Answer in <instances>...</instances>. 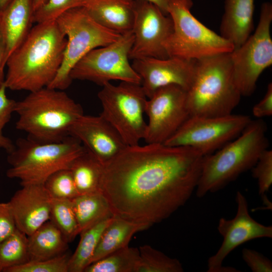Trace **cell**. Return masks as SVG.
<instances>
[{
	"instance_id": "4",
	"label": "cell",
	"mask_w": 272,
	"mask_h": 272,
	"mask_svg": "<svg viewBox=\"0 0 272 272\" xmlns=\"http://www.w3.org/2000/svg\"><path fill=\"white\" fill-rule=\"evenodd\" d=\"M266 130L262 120H251L237 138L204 156L195 190L196 196L201 198L223 189L251 169L262 152L267 149Z\"/></svg>"
},
{
	"instance_id": "30",
	"label": "cell",
	"mask_w": 272,
	"mask_h": 272,
	"mask_svg": "<svg viewBox=\"0 0 272 272\" xmlns=\"http://www.w3.org/2000/svg\"><path fill=\"white\" fill-rule=\"evenodd\" d=\"M140 260L136 272H182L181 263L150 245L139 247Z\"/></svg>"
},
{
	"instance_id": "41",
	"label": "cell",
	"mask_w": 272,
	"mask_h": 272,
	"mask_svg": "<svg viewBox=\"0 0 272 272\" xmlns=\"http://www.w3.org/2000/svg\"><path fill=\"white\" fill-rule=\"evenodd\" d=\"M13 0H0V14Z\"/></svg>"
},
{
	"instance_id": "34",
	"label": "cell",
	"mask_w": 272,
	"mask_h": 272,
	"mask_svg": "<svg viewBox=\"0 0 272 272\" xmlns=\"http://www.w3.org/2000/svg\"><path fill=\"white\" fill-rule=\"evenodd\" d=\"M251 169L253 177L257 181L258 194L263 196L272 184V151L264 150Z\"/></svg>"
},
{
	"instance_id": "10",
	"label": "cell",
	"mask_w": 272,
	"mask_h": 272,
	"mask_svg": "<svg viewBox=\"0 0 272 272\" xmlns=\"http://www.w3.org/2000/svg\"><path fill=\"white\" fill-rule=\"evenodd\" d=\"M271 22L272 5L263 3L254 33L230 52L234 80L242 96L254 92L260 75L272 64Z\"/></svg>"
},
{
	"instance_id": "12",
	"label": "cell",
	"mask_w": 272,
	"mask_h": 272,
	"mask_svg": "<svg viewBox=\"0 0 272 272\" xmlns=\"http://www.w3.org/2000/svg\"><path fill=\"white\" fill-rule=\"evenodd\" d=\"M251 121L246 115L191 116L163 144L194 149L204 156L237 138Z\"/></svg>"
},
{
	"instance_id": "17",
	"label": "cell",
	"mask_w": 272,
	"mask_h": 272,
	"mask_svg": "<svg viewBox=\"0 0 272 272\" xmlns=\"http://www.w3.org/2000/svg\"><path fill=\"white\" fill-rule=\"evenodd\" d=\"M69 135L79 140L103 164L128 146L117 131L101 114H83L72 126Z\"/></svg>"
},
{
	"instance_id": "26",
	"label": "cell",
	"mask_w": 272,
	"mask_h": 272,
	"mask_svg": "<svg viewBox=\"0 0 272 272\" xmlns=\"http://www.w3.org/2000/svg\"><path fill=\"white\" fill-rule=\"evenodd\" d=\"M113 216L101 220L80 234L79 243L69 260V272H84L91 263L101 235L112 221Z\"/></svg>"
},
{
	"instance_id": "14",
	"label": "cell",
	"mask_w": 272,
	"mask_h": 272,
	"mask_svg": "<svg viewBox=\"0 0 272 272\" xmlns=\"http://www.w3.org/2000/svg\"><path fill=\"white\" fill-rule=\"evenodd\" d=\"M172 31L173 22L169 15L150 2L134 0L132 29L134 40L129 59L169 57L164 44Z\"/></svg>"
},
{
	"instance_id": "24",
	"label": "cell",
	"mask_w": 272,
	"mask_h": 272,
	"mask_svg": "<svg viewBox=\"0 0 272 272\" xmlns=\"http://www.w3.org/2000/svg\"><path fill=\"white\" fill-rule=\"evenodd\" d=\"M69 169L79 194L100 192L103 164L85 147Z\"/></svg>"
},
{
	"instance_id": "28",
	"label": "cell",
	"mask_w": 272,
	"mask_h": 272,
	"mask_svg": "<svg viewBox=\"0 0 272 272\" xmlns=\"http://www.w3.org/2000/svg\"><path fill=\"white\" fill-rule=\"evenodd\" d=\"M28 261V237L17 229L0 243V272Z\"/></svg>"
},
{
	"instance_id": "19",
	"label": "cell",
	"mask_w": 272,
	"mask_h": 272,
	"mask_svg": "<svg viewBox=\"0 0 272 272\" xmlns=\"http://www.w3.org/2000/svg\"><path fill=\"white\" fill-rule=\"evenodd\" d=\"M34 13L33 0H13L0 14V31L5 44L6 61L32 29Z\"/></svg>"
},
{
	"instance_id": "27",
	"label": "cell",
	"mask_w": 272,
	"mask_h": 272,
	"mask_svg": "<svg viewBox=\"0 0 272 272\" xmlns=\"http://www.w3.org/2000/svg\"><path fill=\"white\" fill-rule=\"evenodd\" d=\"M140 260L139 249L128 246L91 263L84 272H136Z\"/></svg>"
},
{
	"instance_id": "23",
	"label": "cell",
	"mask_w": 272,
	"mask_h": 272,
	"mask_svg": "<svg viewBox=\"0 0 272 272\" xmlns=\"http://www.w3.org/2000/svg\"><path fill=\"white\" fill-rule=\"evenodd\" d=\"M28 237L29 261L52 258L68 249V242L50 220Z\"/></svg>"
},
{
	"instance_id": "39",
	"label": "cell",
	"mask_w": 272,
	"mask_h": 272,
	"mask_svg": "<svg viewBox=\"0 0 272 272\" xmlns=\"http://www.w3.org/2000/svg\"><path fill=\"white\" fill-rule=\"evenodd\" d=\"M6 65V47L4 40L0 31V88L5 84V77L4 76V68Z\"/></svg>"
},
{
	"instance_id": "32",
	"label": "cell",
	"mask_w": 272,
	"mask_h": 272,
	"mask_svg": "<svg viewBox=\"0 0 272 272\" xmlns=\"http://www.w3.org/2000/svg\"><path fill=\"white\" fill-rule=\"evenodd\" d=\"M88 0H45L34 11V23H42L56 20L66 11L85 7Z\"/></svg>"
},
{
	"instance_id": "29",
	"label": "cell",
	"mask_w": 272,
	"mask_h": 272,
	"mask_svg": "<svg viewBox=\"0 0 272 272\" xmlns=\"http://www.w3.org/2000/svg\"><path fill=\"white\" fill-rule=\"evenodd\" d=\"M49 220L59 229L68 243L80 234L71 199L51 198Z\"/></svg>"
},
{
	"instance_id": "25",
	"label": "cell",
	"mask_w": 272,
	"mask_h": 272,
	"mask_svg": "<svg viewBox=\"0 0 272 272\" xmlns=\"http://www.w3.org/2000/svg\"><path fill=\"white\" fill-rule=\"evenodd\" d=\"M71 200L80 234L113 215L108 201L100 192L79 194Z\"/></svg>"
},
{
	"instance_id": "9",
	"label": "cell",
	"mask_w": 272,
	"mask_h": 272,
	"mask_svg": "<svg viewBox=\"0 0 272 272\" xmlns=\"http://www.w3.org/2000/svg\"><path fill=\"white\" fill-rule=\"evenodd\" d=\"M98 94L103 116L117 131L128 146L144 140L147 123L144 113L147 100L141 84L121 82L109 83Z\"/></svg>"
},
{
	"instance_id": "6",
	"label": "cell",
	"mask_w": 272,
	"mask_h": 272,
	"mask_svg": "<svg viewBox=\"0 0 272 272\" xmlns=\"http://www.w3.org/2000/svg\"><path fill=\"white\" fill-rule=\"evenodd\" d=\"M84 150L81 143L70 135L53 143H40L28 137L19 139L13 150L8 153L10 167L7 176L19 179L22 186L44 184L53 173L69 169Z\"/></svg>"
},
{
	"instance_id": "38",
	"label": "cell",
	"mask_w": 272,
	"mask_h": 272,
	"mask_svg": "<svg viewBox=\"0 0 272 272\" xmlns=\"http://www.w3.org/2000/svg\"><path fill=\"white\" fill-rule=\"evenodd\" d=\"M254 116L261 118L270 116L272 114V84L269 83L263 98L252 108Z\"/></svg>"
},
{
	"instance_id": "8",
	"label": "cell",
	"mask_w": 272,
	"mask_h": 272,
	"mask_svg": "<svg viewBox=\"0 0 272 272\" xmlns=\"http://www.w3.org/2000/svg\"><path fill=\"white\" fill-rule=\"evenodd\" d=\"M67 39L61 66L48 87L64 90L72 82L70 73L75 64L92 50L106 46L121 35L96 22L84 7L70 10L56 20Z\"/></svg>"
},
{
	"instance_id": "3",
	"label": "cell",
	"mask_w": 272,
	"mask_h": 272,
	"mask_svg": "<svg viewBox=\"0 0 272 272\" xmlns=\"http://www.w3.org/2000/svg\"><path fill=\"white\" fill-rule=\"evenodd\" d=\"M63 91L46 87L16 101V128L40 143L59 142L69 136L72 126L84 112L81 105Z\"/></svg>"
},
{
	"instance_id": "11",
	"label": "cell",
	"mask_w": 272,
	"mask_h": 272,
	"mask_svg": "<svg viewBox=\"0 0 272 272\" xmlns=\"http://www.w3.org/2000/svg\"><path fill=\"white\" fill-rule=\"evenodd\" d=\"M132 30L115 41L92 50L74 66L72 80L88 81L103 86L111 81L141 84V78L129 63L133 44Z\"/></svg>"
},
{
	"instance_id": "7",
	"label": "cell",
	"mask_w": 272,
	"mask_h": 272,
	"mask_svg": "<svg viewBox=\"0 0 272 272\" xmlns=\"http://www.w3.org/2000/svg\"><path fill=\"white\" fill-rule=\"evenodd\" d=\"M192 0H168L173 31L164 47L169 57L198 59L231 52L233 45L207 27L191 13Z\"/></svg>"
},
{
	"instance_id": "5",
	"label": "cell",
	"mask_w": 272,
	"mask_h": 272,
	"mask_svg": "<svg viewBox=\"0 0 272 272\" xmlns=\"http://www.w3.org/2000/svg\"><path fill=\"white\" fill-rule=\"evenodd\" d=\"M241 96L234 80L230 52L196 59L194 77L187 91L190 116L231 114Z\"/></svg>"
},
{
	"instance_id": "42",
	"label": "cell",
	"mask_w": 272,
	"mask_h": 272,
	"mask_svg": "<svg viewBox=\"0 0 272 272\" xmlns=\"http://www.w3.org/2000/svg\"><path fill=\"white\" fill-rule=\"evenodd\" d=\"M45 0H33L34 11L36 9L39 8Z\"/></svg>"
},
{
	"instance_id": "20",
	"label": "cell",
	"mask_w": 272,
	"mask_h": 272,
	"mask_svg": "<svg viewBox=\"0 0 272 272\" xmlns=\"http://www.w3.org/2000/svg\"><path fill=\"white\" fill-rule=\"evenodd\" d=\"M254 11V0H225L220 35L234 48L242 45L251 35Z\"/></svg>"
},
{
	"instance_id": "1",
	"label": "cell",
	"mask_w": 272,
	"mask_h": 272,
	"mask_svg": "<svg viewBox=\"0 0 272 272\" xmlns=\"http://www.w3.org/2000/svg\"><path fill=\"white\" fill-rule=\"evenodd\" d=\"M204 156L163 144L127 146L103 164L100 192L113 215L151 226L184 206L195 191Z\"/></svg>"
},
{
	"instance_id": "16",
	"label": "cell",
	"mask_w": 272,
	"mask_h": 272,
	"mask_svg": "<svg viewBox=\"0 0 272 272\" xmlns=\"http://www.w3.org/2000/svg\"><path fill=\"white\" fill-rule=\"evenodd\" d=\"M195 61L178 57H145L133 60L131 65L149 98L158 89L169 85L178 86L187 91L194 77Z\"/></svg>"
},
{
	"instance_id": "36",
	"label": "cell",
	"mask_w": 272,
	"mask_h": 272,
	"mask_svg": "<svg viewBox=\"0 0 272 272\" xmlns=\"http://www.w3.org/2000/svg\"><path fill=\"white\" fill-rule=\"evenodd\" d=\"M242 257L253 272H271L272 262L259 252L244 248L242 250Z\"/></svg>"
},
{
	"instance_id": "21",
	"label": "cell",
	"mask_w": 272,
	"mask_h": 272,
	"mask_svg": "<svg viewBox=\"0 0 272 272\" xmlns=\"http://www.w3.org/2000/svg\"><path fill=\"white\" fill-rule=\"evenodd\" d=\"M84 7L96 22L111 31L123 34L132 30L134 0H88Z\"/></svg>"
},
{
	"instance_id": "35",
	"label": "cell",
	"mask_w": 272,
	"mask_h": 272,
	"mask_svg": "<svg viewBox=\"0 0 272 272\" xmlns=\"http://www.w3.org/2000/svg\"><path fill=\"white\" fill-rule=\"evenodd\" d=\"M7 89L5 85L0 88V149L8 154L13 150L15 144L4 134L3 129L15 112L16 101L7 96Z\"/></svg>"
},
{
	"instance_id": "40",
	"label": "cell",
	"mask_w": 272,
	"mask_h": 272,
	"mask_svg": "<svg viewBox=\"0 0 272 272\" xmlns=\"http://www.w3.org/2000/svg\"><path fill=\"white\" fill-rule=\"evenodd\" d=\"M150 2L160 9L166 15L168 14V0H142Z\"/></svg>"
},
{
	"instance_id": "37",
	"label": "cell",
	"mask_w": 272,
	"mask_h": 272,
	"mask_svg": "<svg viewBox=\"0 0 272 272\" xmlns=\"http://www.w3.org/2000/svg\"><path fill=\"white\" fill-rule=\"evenodd\" d=\"M17 229L9 202H0V243Z\"/></svg>"
},
{
	"instance_id": "31",
	"label": "cell",
	"mask_w": 272,
	"mask_h": 272,
	"mask_svg": "<svg viewBox=\"0 0 272 272\" xmlns=\"http://www.w3.org/2000/svg\"><path fill=\"white\" fill-rule=\"evenodd\" d=\"M44 185L52 198L72 199L79 195L70 169L53 173L47 178Z\"/></svg>"
},
{
	"instance_id": "18",
	"label": "cell",
	"mask_w": 272,
	"mask_h": 272,
	"mask_svg": "<svg viewBox=\"0 0 272 272\" xmlns=\"http://www.w3.org/2000/svg\"><path fill=\"white\" fill-rule=\"evenodd\" d=\"M51 197L44 184L22 185L9 202L17 228L29 236L49 220Z\"/></svg>"
},
{
	"instance_id": "15",
	"label": "cell",
	"mask_w": 272,
	"mask_h": 272,
	"mask_svg": "<svg viewBox=\"0 0 272 272\" xmlns=\"http://www.w3.org/2000/svg\"><path fill=\"white\" fill-rule=\"evenodd\" d=\"M237 212L232 219L221 218L218 230L223 237V242L217 252L208 260V272H223V262L236 247L253 239L272 237V226L259 223L249 213L245 196L239 191L236 194Z\"/></svg>"
},
{
	"instance_id": "22",
	"label": "cell",
	"mask_w": 272,
	"mask_h": 272,
	"mask_svg": "<svg viewBox=\"0 0 272 272\" xmlns=\"http://www.w3.org/2000/svg\"><path fill=\"white\" fill-rule=\"evenodd\" d=\"M150 226L151 225L148 223L130 221L113 215L112 221L101 235L91 263L128 246L135 233Z\"/></svg>"
},
{
	"instance_id": "13",
	"label": "cell",
	"mask_w": 272,
	"mask_h": 272,
	"mask_svg": "<svg viewBox=\"0 0 272 272\" xmlns=\"http://www.w3.org/2000/svg\"><path fill=\"white\" fill-rule=\"evenodd\" d=\"M148 98L145 113L149 120L144 140L147 144H164L190 116L187 91L169 85L158 89Z\"/></svg>"
},
{
	"instance_id": "2",
	"label": "cell",
	"mask_w": 272,
	"mask_h": 272,
	"mask_svg": "<svg viewBox=\"0 0 272 272\" xmlns=\"http://www.w3.org/2000/svg\"><path fill=\"white\" fill-rule=\"evenodd\" d=\"M66 43L56 20L36 24L7 60L6 88L31 92L48 87L61 66Z\"/></svg>"
},
{
	"instance_id": "33",
	"label": "cell",
	"mask_w": 272,
	"mask_h": 272,
	"mask_svg": "<svg viewBox=\"0 0 272 272\" xmlns=\"http://www.w3.org/2000/svg\"><path fill=\"white\" fill-rule=\"evenodd\" d=\"M71 255L66 251L52 258L28 261L23 264L9 268L4 272H69Z\"/></svg>"
}]
</instances>
